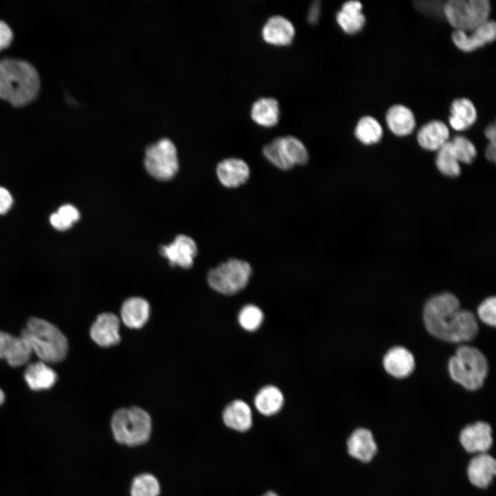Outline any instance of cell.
I'll use <instances>...</instances> for the list:
<instances>
[{"label":"cell","mask_w":496,"mask_h":496,"mask_svg":"<svg viewBox=\"0 0 496 496\" xmlns=\"http://www.w3.org/2000/svg\"><path fill=\"white\" fill-rule=\"evenodd\" d=\"M424 322L433 336L451 342L473 340L478 332L474 315L460 309L457 298L450 293L431 297L425 304Z\"/></svg>","instance_id":"1"},{"label":"cell","mask_w":496,"mask_h":496,"mask_svg":"<svg viewBox=\"0 0 496 496\" xmlns=\"http://www.w3.org/2000/svg\"><path fill=\"white\" fill-rule=\"evenodd\" d=\"M39 89V76L32 65L12 58L0 60V98L22 106L35 98Z\"/></svg>","instance_id":"2"},{"label":"cell","mask_w":496,"mask_h":496,"mask_svg":"<svg viewBox=\"0 0 496 496\" xmlns=\"http://www.w3.org/2000/svg\"><path fill=\"white\" fill-rule=\"evenodd\" d=\"M21 336L42 362L56 363L66 357L68 350L66 337L55 325L43 319L30 318Z\"/></svg>","instance_id":"3"},{"label":"cell","mask_w":496,"mask_h":496,"mask_svg":"<svg viewBox=\"0 0 496 496\" xmlns=\"http://www.w3.org/2000/svg\"><path fill=\"white\" fill-rule=\"evenodd\" d=\"M448 371L454 381L468 390L475 391L483 385L487 375V360L477 349L462 345L450 358Z\"/></svg>","instance_id":"4"},{"label":"cell","mask_w":496,"mask_h":496,"mask_svg":"<svg viewBox=\"0 0 496 496\" xmlns=\"http://www.w3.org/2000/svg\"><path fill=\"white\" fill-rule=\"evenodd\" d=\"M111 427L116 442L130 446H138L149 439L152 420L148 413L139 407L121 408L114 413Z\"/></svg>","instance_id":"5"},{"label":"cell","mask_w":496,"mask_h":496,"mask_svg":"<svg viewBox=\"0 0 496 496\" xmlns=\"http://www.w3.org/2000/svg\"><path fill=\"white\" fill-rule=\"evenodd\" d=\"M490 10L488 0H449L443 7V13L451 25L465 32L488 21Z\"/></svg>","instance_id":"6"},{"label":"cell","mask_w":496,"mask_h":496,"mask_svg":"<svg viewBox=\"0 0 496 496\" xmlns=\"http://www.w3.org/2000/svg\"><path fill=\"white\" fill-rule=\"evenodd\" d=\"M251 274L252 268L248 262L230 258L209 271L207 282L215 291L233 295L245 288Z\"/></svg>","instance_id":"7"},{"label":"cell","mask_w":496,"mask_h":496,"mask_svg":"<svg viewBox=\"0 0 496 496\" xmlns=\"http://www.w3.org/2000/svg\"><path fill=\"white\" fill-rule=\"evenodd\" d=\"M264 156L280 169L287 171L306 164L309 154L303 143L292 136L277 137L265 145Z\"/></svg>","instance_id":"8"},{"label":"cell","mask_w":496,"mask_h":496,"mask_svg":"<svg viewBox=\"0 0 496 496\" xmlns=\"http://www.w3.org/2000/svg\"><path fill=\"white\" fill-rule=\"evenodd\" d=\"M144 164L147 172L160 180L172 178L178 169L177 150L168 138H162L145 149Z\"/></svg>","instance_id":"9"},{"label":"cell","mask_w":496,"mask_h":496,"mask_svg":"<svg viewBox=\"0 0 496 496\" xmlns=\"http://www.w3.org/2000/svg\"><path fill=\"white\" fill-rule=\"evenodd\" d=\"M496 38V23L489 19L471 32H465L455 30L452 33L454 44L461 50L466 52H473L488 43H490Z\"/></svg>","instance_id":"10"},{"label":"cell","mask_w":496,"mask_h":496,"mask_svg":"<svg viewBox=\"0 0 496 496\" xmlns=\"http://www.w3.org/2000/svg\"><path fill=\"white\" fill-rule=\"evenodd\" d=\"M160 254L167 258L171 266L178 265L183 268H190L197 254V247L190 237L178 235L168 245L159 248Z\"/></svg>","instance_id":"11"},{"label":"cell","mask_w":496,"mask_h":496,"mask_svg":"<svg viewBox=\"0 0 496 496\" xmlns=\"http://www.w3.org/2000/svg\"><path fill=\"white\" fill-rule=\"evenodd\" d=\"M459 441L468 453H486L493 444L491 427L484 422L468 425L462 430Z\"/></svg>","instance_id":"12"},{"label":"cell","mask_w":496,"mask_h":496,"mask_svg":"<svg viewBox=\"0 0 496 496\" xmlns=\"http://www.w3.org/2000/svg\"><path fill=\"white\" fill-rule=\"evenodd\" d=\"M32 353L29 344L23 338L0 331V359L17 367L26 364Z\"/></svg>","instance_id":"13"},{"label":"cell","mask_w":496,"mask_h":496,"mask_svg":"<svg viewBox=\"0 0 496 496\" xmlns=\"http://www.w3.org/2000/svg\"><path fill=\"white\" fill-rule=\"evenodd\" d=\"M119 324L118 318L114 313H102L92 324L90 336L94 342L102 347L115 345L121 340Z\"/></svg>","instance_id":"14"},{"label":"cell","mask_w":496,"mask_h":496,"mask_svg":"<svg viewBox=\"0 0 496 496\" xmlns=\"http://www.w3.org/2000/svg\"><path fill=\"white\" fill-rule=\"evenodd\" d=\"M216 174L223 186L235 188L242 185L248 180L250 169L249 165L242 159L228 158L217 165Z\"/></svg>","instance_id":"15"},{"label":"cell","mask_w":496,"mask_h":496,"mask_svg":"<svg viewBox=\"0 0 496 496\" xmlns=\"http://www.w3.org/2000/svg\"><path fill=\"white\" fill-rule=\"evenodd\" d=\"M467 473L473 485L485 488L490 484L495 475V459L486 453H478L471 459Z\"/></svg>","instance_id":"16"},{"label":"cell","mask_w":496,"mask_h":496,"mask_svg":"<svg viewBox=\"0 0 496 496\" xmlns=\"http://www.w3.org/2000/svg\"><path fill=\"white\" fill-rule=\"evenodd\" d=\"M383 366L386 371L392 376L404 378L413 372L415 360L408 349L396 346L386 353L383 358Z\"/></svg>","instance_id":"17"},{"label":"cell","mask_w":496,"mask_h":496,"mask_svg":"<svg viewBox=\"0 0 496 496\" xmlns=\"http://www.w3.org/2000/svg\"><path fill=\"white\" fill-rule=\"evenodd\" d=\"M295 34L293 24L282 16L270 17L262 30L263 39L276 45H287L291 43Z\"/></svg>","instance_id":"18"},{"label":"cell","mask_w":496,"mask_h":496,"mask_svg":"<svg viewBox=\"0 0 496 496\" xmlns=\"http://www.w3.org/2000/svg\"><path fill=\"white\" fill-rule=\"evenodd\" d=\"M449 136V130L443 121L432 120L420 128L417 141L423 149L437 151L448 141Z\"/></svg>","instance_id":"19"},{"label":"cell","mask_w":496,"mask_h":496,"mask_svg":"<svg viewBox=\"0 0 496 496\" xmlns=\"http://www.w3.org/2000/svg\"><path fill=\"white\" fill-rule=\"evenodd\" d=\"M347 449L351 457L363 462H369L377 452V445L369 430L359 428L348 438Z\"/></svg>","instance_id":"20"},{"label":"cell","mask_w":496,"mask_h":496,"mask_svg":"<svg viewBox=\"0 0 496 496\" xmlns=\"http://www.w3.org/2000/svg\"><path fill=\"white\" fill-rule=\"evenodd\" d=\"M149 302L141 297H131L125 300L121 309L123 323L131 329L143 327L149 317Z\"/></svg>","instance_id":"21"},{"label":"cell","mask_w":496,"mask_h":496,"mask_svg":"<svg viewBox=\"0 0 496 496\" xmlns=\"http://www.w3.org/2000/svg\"><path fill=\"white\" fill-rule=\"evenodd\" d=\"M252 419L250 406L241 400L231 402L223 412V420L225 424L237 431H248L252 426Z\"/></svg>","instance_id":"22"},{"label":"cell","mask_w":496,"mask_h":496,"mask_svg":"<svg viewBox=\"0 0 496 496\" xmlns=\"http://www.w3.org/2000/svg\"><path fill=\"white\" fill-rule=\"evenodd\" d=\"M385 118L389 130L396 136H408L415 129V116L409 107L403 105H394L389 107Z\"/></svg>","instance_id":"23"},{"label":"cell","mask_w":496,"mask_h":496,"mask_svg":"<svg viewBox=\"0 0 496 496\" xmlns=\"http://www.w3.org/2000/svg\"><path fill=\"white\" fill-rule=\"evenodd\" d=\"M362 10V5L358 1H349L342 5L336 14V21L345 33L355 34L364 28L366 19Z\"/></svg>","instance_id":"24"},{"label":"cell","mask_w":496,"mask_h":496,"mask_svg":"<svg viewBox=\"0 0 496 496\" xmlns=\"http://www.w3.org/2000/svg\"><path fill=\"white\" fill-rule=\"evenodd\" d=\"M450 112L448 122L456 131L468 129L475 123L477 117L474 104L466 98L455 99L451 105Z\"/></svg>","instance_id":"25"},{"label":"cell","mask_w":496,"mask_h":496,"mask_svg":"<svg viewBox=\"0 0 496 496\" xmlns=\"http://www.w3.org/2000/svg\"><path fill=\"white\" fill-rule=\"evenodd\" d=\"M24 378L32 390L40 391L53 386L57 375L45 362L39 361L28 366L24 373Z\"/></svg>","instance_id":"26"},{"label":"cell","mask_w":496,"mask_h":496,"mask_svg":"<svg viewBox=\"0 0 496 496\" xmlns=\"http://www.w3.org/2000/svg\"><path fill=\"white\" fill-rule=\"evenodd\" d=\"M284 396L281 391L273 385L263 386L254 398V404L261 414L270 416L278 413L282 407Z\"/></svg>","instance_id":"27"},{"label":"cell","mask_w":496,"mask_h":496,"mask_svg":"<svg viewBox=\"0 0 496 496\" xmlns=\"http://www.w3.org/2000/svg\"><path fill=\"white\" fill-rule=\"evenodd\" d=\"M280 115L278 101L273 98H262L252 105L251 116L254 122L263 127L274 126Z\"/></svg>","instance_id":"28"},{"label":"cell","mask_w":496,"mask_h":496,"mask_svg":"<svg viewBox=\"0 0 496 496\" xmlns=\"http://www.w3.org/2000/svg\"><path fill=\"white\" fill-rule=\"evenodd\" d=\"M354 134L357 139L364 145L378 143L383 134V130L379 122L371 116H364L358 122Z\"/></svg>","instance_id":"29"},{"label":"cell","mask_w":496,"mask_h":496,"mask_svg":"<svg viewBox=\"0 0 496 496\" xmlns=\"http://www.w3.org/2000/svg\"><path fill=\"white\" fill-rule=\"evenodd\" d=\"M459 162L456 158L451 141L446 142L437 150L436 165L444 175L455 177L459 175L461 169Z\"/></svg>","instance_id":"30"},{"label":"cell","mask_w":496,"mask_h":496,"mask_svg":"<svg viewBox=\"0 0 496 496\" xmlns=\"http://www.w3.org/2000/svg\"><path fill=\"white\" fill-rule=\"evenodd\" d=\"M80 213L72 205H61L56 211L50 216L51 225L58 231H66L79 220Z\"/></svg>","instance_id":"31"},{"label":"cell","mask_w":496,"mask_h":496,"mask_svg":"<svg viewBox=\"0 0 496 496\" xmlns=\"http://www.w3.org/2000/svg\"><path fill=\"white\" fill-rule=\"evenodd\" d=\"M130 493L131 496H158L160 485L154 475L143 473L133 479Z\"/></svg>","instance_id":"32"},{"label":"cell","mask_w":496,"mask_h":496,"mask_svg":"<svg viewBox=\"0 0 496 496\" xmlns=\"http://www.w3.org/2000/svg\"><path fill=\"white\" fill-rule=\"evenodd\" d=\"M264 314L262 310L254 304L243 307L238 316V323L246 331H256L262 324Z\"/></svg>","instance_id":"33"},{"label":"cell","mask_w":496,"mask_h":496,"mask_svg":"<svg viewBox=\"0 0 496 496\" xmlns=\"http://www.w3.org/2000/svg\"><path fill=\"white\" fill-rule=\"evenodd\" d=\"M451 143L459 162L468 164L475 160L477 155L476 148L468 138L463 136H457Z\"/></svg>","instance_id":"34"},{"label":"cell","mask_w":496,"mask_h":496,"mask_svg":"<svg viewBox=\"0 0 496 496\" xmlns=\"http://www.w3.org/2000/svg\"><path fill=\"white\" fill-rule=\"evenodd\" d=\"M495 297L485 299L479 306L477 313L479 318L486 324L495 327L496 324Z\"/></svg>","instance_id":"35"},{"label":"cell","mask_w":496,"mask_h":496,"mask_svg":"<svg viewBox=\"0 0 496 496\" xmlns=\"http://www.w3.org/2000/svg\"><path fill=\"white\" fill-rule=\"evenodd\" d=\"M13 198L11 193L5 187L0 186V215L6 214L12 207Z\"/></svg>","instance_id":"36"},{"label":"cell","mask_w":496,"mask_h":496,"mask_svg":"<svg viewBox=\"0 0 496 496\" xmlns=\"http://www.w3.org/2000/svg\"><path fill=\"white\" fill-rule=\"evenodd\" d=\"M12 39V32L8 25L0 21V50L8 47Z\"/></svg>","instance_id":"37"},{"label":"cell","mask_w":496,"mask_h":496,"mask_svg":"<svg viewBox=\"0 0 496 496\" xmlns=\"http://www.w3.org/2000/svg\"><path fill=\"white\" fill-rule=\"evenodd\" d=\"M320 3L315 1L311 5L308 14V20L310 23H315L318 21L320 15Z\"/></svg>","instance_id":"38"},{"label":"cell","mask_w":496,"mask_h":496,"mask_svg":"<svg viewBox=\"0 0 496 496\" xmlns=\"http://www.w3.org/2000/svg\"><path fill=\"white\" fill-rule=\"evenodd\" d=\"M495 123H492L488 124L485 130H484V134L487 139L489 141V143L495 145V135H496V130H495Z\"/></svg>","instance_id":"39"},{"label":"cell","mask_w":496,"mask_h":496,"mask_svg":"<svg viewBox=\"0 0 496 496\" xmlns=\"http://www.w3.org/2000/svg\"><path fill=\"white\" fill-rule=\"evenodd\" d=\"M485 155L486 158L492 162L495 161V145L489 143L486 149Z\"/></svg>","instance_id":"40"},{"label":"cell","mask_w":496,"mask_h":496,"mask_svg":"<svg viewBox=\"0 0 496 496\" xmlns=\"http://www.w3.org/2000/svg\"><path fill=\"white\" fill-rule=\"evenodd\" d=\"M5 395L3 391L0 389V406L4 402Z\"/></svg>","instance_id":"41"},{"label":"cell","mask_w":496,"mask_h":496,"mask_svg":"<svg viewBox=\"0 0 496 496\" xmlns=\"http://www.w3.org/2000/svg\"><path fill=\"white\" fill-rule=\"evenodd\" d=\"M262 496H279V495L273 491H268L265 494H264Z\"/></svg>","instance_id":"42"}]
</instances>
